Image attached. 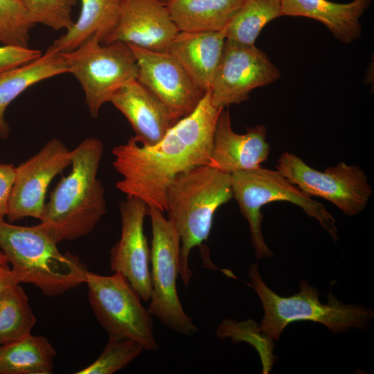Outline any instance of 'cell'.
I'll return each mask as SVG.
<instances>
[{
  "label": "cell",
  "instance_id": "1",
  "mask_svg": "<svg viewBox=\"0 0 374 374\" xmlns=\"http://www.w3.org/2000/svg\"><path fill=\"white\" fill-rule=\"evenodd\" d=\"M222 109L214 107L208 90L189 115L179 119L163 138L143 146L133 136L113 148L112 165L122 176L116 187L149 208L166 211V193L179 174L208 165L215 127Z\"/></svg>",
  "mask_w": 374,
  "mask_h": 374
},
{
  "label": "cell",
  "instance_id": "2",
  "mask_svg": "<svg viewBox=\"0 0 374 374\" xmlns=\"http://www.w3.org/2000/svg\"><path fill=\"white\" fill-rule=\"evenodd\" d=\"M103 151L96 137L71 150V172L51 192L39 223L57 244L87 235L107 213L105 188L98 178Z\"/></svg>",
  "mask_w": 374,
  "mask_h": 374
},
{
  "label": "cell",
  "instance_id": "3",
  "mask_svg": "<svg viewBox=\"0 0 374 374\" xmlns=\"http://www.w3.org/2000/svg\"><path fill=\"white\" fill-rule=\"evenodd\" d=\"M232 198L231 174L209 165L179 174L169 186L167 218L179 236V275L186 286L192 274L188 266L191 249L208 240L216 211Z\"/></svg>",
  "mask_w": 374,
  "mask_h": 374
},
{
  "label": "cell",
  "instance_id": "4",
  "mask_svg": "<svg viewBox=\"0 0 374 374\" xmlns=\"http://www.w3.org/2000/svg\"><path fill=\"white\" fill-rule=\"evenodd\" d=\"M38 224L18 226L0 220V249L20 284H33L56 296L85 283L87 269L75 255L62 253Z\"/></svg>",
  "mask_w": 374,
  "mask_h": 374
},
{
  "label": "cell",
  "instance_id": "5",
  "mask_svg": "<svg viewBox=\"0 0 374 374\" xmlns=\"http://www.w3.org/2000/svg\"><path fill=\"white\" fill-rule=\"evenodd\" d=\"M249 276L265 312L258 330L271 339H278L292 322H317L337 333L347 332L350 328L365 327L373 317L372 310L343 303L331 293L328 295V303H322L318 290L305 280L301 281L299 292L288 297L280 296L264 283L256 263L250 265Z\"/></svg>",
  "mask_w": 374,
  "mask_h": 374
},
{
  "label": "cell",
  "instance_id": "6",
  "mask_svg": "<svg viewBox=\"0 0 374 374\" xmlns=\"http://www.w3.org/2000/svg\"><path fill=\"white\" fill-rule=\"evenodd\" d=\"M233 198L247 220L251 243L258 259L273 256L261 229V208L273 202L285 201L301 207L315 218L335 241L338 240L335 219L319 202L290 182L279 170L258 166L231 174Z\"/></svg>",
  "mask_w": 374,
  "mask_h": 374
},
{
  "label": "cell",
  "instance_id": "7",
  "mask_svg": "<svg viewBox=\"0 0 374 374\" xmlns=\"http://www.w3.org/2000/svg\"><path fill=\"white\" fill-rule=\"evenodd\" d=\"M69 73L80 84L90 116L97 118L103 105L128 82L137 79L139 66L130 46L123 42L102 44L92 36L72 51L61 53Z\"/></svg>",
  "mask_w": 374,
  "mask_h": 374
},
{
  "label": "cell",
  "instance_id": "8",
  "mask_svg": "<svg viewBox=\"0 0 374 374\" xmlns=\"http://www.w3.org/2000/svg\"><path fill=\"white\" fill-rule=\"evenodd\" d=\"M85 283L95 317L109 337L132 339L145 350L159 349L152 315L122 274L103 276L87 271Z\"/></svg>",
  "mask_w": 374,
  "mask_h": 374
},
{
  "label": "cell",
  "instance_id": "9",
  "mask_svg": "<svg viewBox=\"0 0 374 374\" xmlns=\"http://www.w3.org/2000/svg\"><path fill=\"white\" fill-rule=\"evenodd\" d=\"M152 224L150 278L152 293L148 310L175 332L190 336L197 329L179 301L177 279L179 274L180 239L163 212L149 208Z\"/></svg>",
  "mask_w": 374,
  "mask_h": 374
},
{
  "label": "cell",
  "instance_id": "10",
  "mask_svg": "<svg viewBox=\"0 0 374 374\" xmlns=\"http://www.w3.org/2000/svg\"><path fill=\"white\" fill-rule=\"evenodd\" d=\"M276 169L308 195L329 201L347 216L360 213L373 194L364 171L344 161L319 171L286 152L278 159Z\"/></svg>",
  "mask_w": 374,
  "mask_h": 374
},
{
  "label": "cell",
  "instance_id": "11",
  "mask_svg": "<svg viewBox=\"0 0 374 374\" xmlns=\"http://www.w3.org/2000/svg\"><path fill=\"white\" fill-rule=\"evenodd\" d=\"M280 77L267 55L255 45L226 39L223 53L209 89L211 102L217 109L247 100L258 87Z\"/></svg>",
  "mask_w": 374,
  "mask_h": 374
},
{
  "label": "cell",
  "instance_id": "12",
  "mask_svg": "<svg viewBox=\"0 0 374 374\" xmlns=\"http://www.w3.org/2000/svg\"><path fill=\"white\" fill-rule=\"evenodd\" d=\"M71 164V150L60 140L53 139L15 167L6 215L9 222L28 217L40 220L50 183Z\"/></svg>",
  "mask_w": 374,
  "mask_h": 374
},
{
  "label": "cell",
  "instance_id": "13",
  "mask_svg": "<svg viewBox=\"0 0 374 374\" xmlns=\"http://www.w3.org/2000/svg\"><path fill=\"white\" fill-rule=\"evenodd\" d=\"M139 66L137 80L179 120L194 111L205 94L169 52H155L128 44Z\"/></svg>",
  "mask_w": 374,
  "mask_h": 374
},
{
  "label": "cell",
  "instance_id": "14",
  "mask_svg": "<svg viewBox=\"0 0 374 374\" xmlns=\"http://www.w3.org/2000/svg\"><path fill=\"white\" fill-rule=\"evenodd\" d=\"M121 234L110 251V267L122 274L144 301L150 299V249L144 233L148 206L139 198L127 196L119 204Z\"/></svg>",
  "mask_w": 374,
  "mask_h": 374
},
{
  "label": "cell",
  "instance_id": "15",
  "mask_svg": "<svg viewBox=\"0 0 374 374\" xmlns=\"http://www.w3.org/2000/svg\"><path fill=\"white\" fill-rule=\"evenodd\" d=\"M179 33L161 0H123L116 25L102 44L123 42L168 52Z\"/></svg>",
  "mask_w": 374,
  "mask_h": 374
},
{
  "label": "cell",
  "instance_id": "16",
  "mask_svg": "<svg viewBox=\"0 0 374 374\" xmlns=\"http://www.w3.org/2000/svg\"><path fill=\"white\" fill-rule=\"evenodd\" d=\"M267 133L262 125L248 127L245 134L235 133L229 110L222 109L215 127L208 165L229 174L260 166L270 152Z\"/></svg>",
  "mask_w": 374,
  "mask_h": 374
},
{
  "label": "cell",
  "instance_id": "17",
  "mask_svg": "<svg viewBox=\"0 0 374 374\" xmlns=\"http://www.w3.org/2000/svg\"><path fill=\"white\" fill-rule=\"evenodd\" d=\"M110 103L127 119L134 139L143 146L160 141L178 121L168 108L137 79L121 87Z\"/></svg>",
  "mask_w": 374,
  "mask_h": 374
},
{
  "label": "cell",
  "instance_id": "18",
  "mask_svg": "<svg viewBox=\"0 0 374 374\" xmlns=\"http://www.w3.org/2000/svg\"><path fill=\"white\" fill-rule=\"evenodd\" d=\"M372 0L337 3L329 0H281L283 16L304 17L322 23L344 44L355 42L362 31L360 19Z\"/></svg>",
  "mask_w": 374,
  "mask_h": 374
},
{
  "label": "cell",
  "instance_id": "19",
  "mask_svg": "<svg viewBox=\"0 0 374 374\" xmlns=\"http://www.w3.org/2000/svg\"><path fill=\"white\" fill-rule=\"evenodd\" d=\"M226 36L224 31L177 34L168 51L202 91L210 89L221 60Z\"/></svg>",
  "mask_w": 374,
  "mask_h": 374
},
{
  "label": "cell",
  "instance_id": "20",
  "mask_svg": "<svg viewBox=\"0 0 374 374\" xmlns=\"http://www.w3.org/2000/svg\"><path fill=\"white\" fill-rule=\"evenodd\" d=\"M66 73L69 67L63 54L46 51L39 57L0 75V138L8 136L5 112L14 100L32 85Z\"/></svg>",
  "mask_w": 374,
  "mask_h": 374
},
{
  "label": "cell",
  "instance_id": "21",
  "mask_svg": "<svg viewBox=\"0 0 374 374\" xmlns=\"http://www.w3.org/2000/svg\"><path fill=\"white\" fill-rule=\"evenodd\" d=\"M242 0H167L164 2L181 32L224 31Z\"/></svg>",
  "mask_w": 374,
  "mask_h": 374
},
{
  "label": "cell",
  "instance_id": "22",
  "mask_svg": "<svg viewBox=\"0 0 374 374\" xmlns=\"http://www.w3.org/2000/svg\"><path fill=\"white\" fill-rule=\"evenodd\" d=\"M122 1L81 0V10L77 21L46 51L70 52L94 35L98 37L102 43L116 25Z\"/></svg>",
  "mask_w": 374,
  "mask_h": 374
},
{
  "label": "cell",
  "instance_id": "23",
  "mask_svg": "<svg viewBox=\"0 0 374 374\" xmlns=\"http://www.w3.org/2000/svg\"><path fill=\"white\" fill-rule=\"evenodd\" d=\"M56 351L49 341L31 334L0 346V374H49Z\"/></svg>",
  "mask_w": 374,
  "mask_h": 374
},
{
  "label": "cell",
  "instance_id": "24",
  "mask_svg": "<svg viewBox=\"0 0 374 374\" xmlns=\"http://www.w3.org/2000/svg\"><path fill=\"white\" fill-rule=\"evenodd\" d=\"M283 16L281 0H242L224 33L227 40L253 46L262 28Z\"/></svg>",
  "mask_w": 374,
  "mask_h": 374
},
{
  "label": "cell",
  "instance_id": "25",
  "mask_svg": "<svg viewBox=\"0 0 374 374\" xmlns=\"http://www.w3.org/2000/svg\"><path fill=\"white\" fill-rule=\"evenodd\" d=\"M36 318L19 284L0 296V346L31 334Z\"/></svg>",
  "mask_w": 374,
  "mask_h": 374
},
{
  "label": "cell",
  "instance_id": "26",
  "mask_svg": "<svg viewBox=\"0 0 374 374\" xmlns=\"http://www.w3.org/2000/svg\"><path fill=\"white\" fill-rule=\"evenodd\" d=\"M36 24L19 0H0V43L28 47L30 31Z\"/></svg>",
  "mask_w": 374,
  "mask_h": 374
},
{
  "label": "cell",
  "instance_id": "27",
  "mask_svg": "<svg viewBox=\"0 0 374 374\" xmlns=\"http://www.w3.org/2000/svg\"><path fill=\"white\" fill-rule=\"evenodd\" d=\"M143 350L137 342L124 338L109 337L99 357L75 374H112L127 366Z\"/></svg>",
  "mask_w": 374,
  "mask_h": 374
},
{
  "label": "cell",
  "instance_id": "28",
  "mask_svg": "<svg viewBox=\"0 0 374 374\" xmlns=\"http://www.w3.org/2000/svg\"><path fill=\"white\" fill-rule=\"evenodd\" d=\"M36 24L55 30H68L73 25L70 0H19Z\"/></svg>",
  "mask_w": 374,
  "mask_h": 374
},
{
  "label": "cell",
  "instance_id": "29",
  "mask_svg": "<svg viewBox=\"0 0 374 374\" xmlns=\"http://www.w3.org/2000/svg\"><path fill=\"white\" fill-rule=\"evenodd\" d=\"M42 55L41 51L29 47L3 45L0 46V75L28 63Z\"/></svg>",
  "mask_w": 374,
  "mask_h": 374
},
{
  "label": "cell",
  "instance_id": "30",
  "mask_svg": "<svg viewBox=\"0 0 374 374\" xmlns=\"http://www.w3.org/2000/svg\"><path fill=\"white\" fill-rule=\"evenodd\" d=\"M15 174L12 164L0 163V220L6 217L11 188Z\"/></svg>",
  "mask_w": 374,
  "mask_h": 374
},
{
  "label": "cell",
  "instance_id": "31",
  "mask_svg": "<svg viewBox=\"0 0 374 374\" xmlns=\"http://www.w3.org/2000/svg\"><path fill=\"white\" fill-rule=\"evenodd\" d=\"M19 284L8 263L0 264V296L11 287Z\"/></svg>",
  "mask_w": 374,
  "mask_h": 374
},
{
  "label": "cell",
  "instance_id": "32",
  "mask_svg": "<svg viewBox=\"0 0 374 374\" xmlns=\"http://www.w3.org/2000/svg\"><path fill=\"white\" fill-rule=\"evenodd\" d=\"M8 263L5 256L2 252H0V264Z\"/></svg>",
  "mask_w": 374,
  "mask_h": 374
},
{
  "label": "cell",
  "instance_id": "33",
  "mask_svg": "<svg viewBox=\"0 0 374 374\" xmlns=\"http://www.w3.org/2000/svg\"><path fill=\"white\" fill-rule=\"evenodd\" d=\"M70 1L72 2V3L73 4V6L75 5V3H76V0H70Z\"/></svg>",
  "mask_w": 374,
  "mask_h": 374
},
{
  "label": "cell",
  "instance_id": "34",
  "mask_svg": "<svg viewBox=\"0 0 374 374\" xmlns=\"http://www.w3.org/2000/svg\"><path fill=\"white\" fill-rule=\"evenodd\" d=\"M161 1H163V3L166 2L167 0H161Z\"/></svg>",
  "mask_w": 374,
  "mask_h": 374
}]
</instances>
